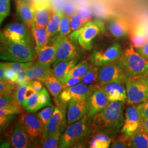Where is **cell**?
<instances>
[{
    "label": "cell",
    "mask_w": 148,
    "mask_h": 148,
    "mask_svg": "<svg viewBox=\"0 0 148 148\" xmlns=\"http://www.w3.org/2000/svg\"><path fill=\"white\" fill-rule=\"evenodd\" d=\"M125 101H111L103 110L90 119V130L95 134L103 133L114 136L122 128Z\"/></svg>",
    "instance_id": "obj_1"
},
{
    "label": "cell",
    "mask_w": 148,
    "mask_h": 148,
    "mask_svg": "<svg viewBox=\"0 0 148 148\" xmlns=\"http://www.w3.org/2000/svg\"><path fill=\"white\" fill-rule=\"evenodd\" d=\"M35 51L32 46L12 41L0 34V58L16 62H32Z\"/></svg>",
    "instance_id": "obj_2"
},
{
    "label": "cell",
    "mask_w": 148,
    "mask_h": 148,
    "mask_svg": "<svg viewBox=\"0 0 148 148\" xmlns=\"http://www.w3.org/2000/svg\"><path fill=\"white\" fill-rule=\"evenodd\" d=\"M129 79L148 76V61L135 50L132 45L116 60Z\"/></svg>",
    "instance_id": "obj_3"
},
{
    "label": "cell",
    "mask_w": 148,
    "mask_h": 148,
    "mask_svg": "<svg viewBox=\"0 0 148 148\" xmlns=\"http://www.w3.org/2000/svg\"><path fill=\"white\" fill-rule=\"evenodd\" d=\"M106 29L103 21L96 19L88 21L82 27L72 32L69 37L74 43L79 44L86 50L92 48V42L98 35L104 32Z\"/></svg>",
    "instance_id": "obj_4"
},
{
    "label": "cell",
    "mask_w": 148,
    "mask_h": 148,
    "mask_svg": "<svg viewBox=\"0 0 148 148\" xmlns=\"http://www.w3.org/2000/svg\"><path fill=\"white\" fill-rule=\"evenodd\" d=\"M88 115L69 125L62 134L59 148L72 147L82 140L87 135L90 130V121Z\"/></svg>",
    "instance_id": "obj_5"
},
{
    "label": "cell",
    "mask_w": 148,
    "mask_h": 148,
    "mask_svg": "<svg viewBox=\"0 0 148 148\" xmlns=\"http://www.w3.org/2000/svg\"><path fill=\"white\" fill-rule=\"evenodd\" d=\"M126 102L130 105L141 104L148 100V79L147 77L130 79L125 84Z\"/></svg>",
    "instance_id": "obj_6"
},
{
    "label": "cell",
    "mask_w": 148,
    "mask_h": 148,
    "mask_svg": "<svg viewBox=\"0 0 148 148\" xmlns=\"http://www.w3.org/2000/svg\"><path fill=\"white\" fill-rule=\"evenodd\" d=\"M100 67L98 83L101 86L110 82H120L125 84L129 80L127 75L117 61Z\"/></svg>",
    "instance_id": "obj_7"
},
{
    "label": "cell",
    "mask_w": 148,
    "mask_h": 148,
    "mask_svg": "<svg viewBox=\"0 0 148 148\" xmlns=\"http://www.w3.org/2000/svg\"><path fill=\"white\" fill-rule=\"evenodd\" d=\"M122 53L121 46L115 42L105 49L94 51L90 58L93 65L100 67L116 61Z\"/></svg>",
    "instance_id": "obj_8"
},
{
    "label": "cell",
    "mask_w": 148,
    "mask_h": 148,
    "mask_svg": "<svg viewBox=\"0 0 148 148\" xmlns=\"http://www.w3.org/2000/svg\"><path fill=\"white\" fill-rule=\"evenodd\" d=\"M0 34L12 41L32 46V36L25 24L11 23L1 30Z\"/></svg>",
    "instance_id": "obj_9"
},
{
    "label": "cell",
    "mask_w": 148,
    "mask_h": 148,
    "mask_svg": "<svg viewBox=\"0 0 148 148\" xmlns=\"http://www.w3.org/2000/svg\"><path fill=\"white\" fill-rule=\"evenodd\" d=\"M32 4L34 11V21L32 25L46 27L53 16L54 10L51 0H33Z\"/></svg>",
    "instance_id": "obj_10"
},
{
    "label": "cell",
    "mask_w": 148,
    "mask_h": 148,
    "mask_svg": "<svg viewBox=\"0 0 148 148\" xmlns=\"http://www.w3.org/2000/svg\"><path fill=\"white\" fill-rule=\"evenodd\" d=\"M56 52L52 65L60 62L76 58L77 50L73 42L68 36L59 35L55 39Z\"/></svg>",
    "instance_id": "obj_11"
},
{
    "label": "cell",
    "mask_w": 148,
    "mask_h": 148,
    "mask_svg": "<svg viewBox=\"0 0 148 148\" xmlns=\"http://www.w3.org/2000/svg\"><path fill=\"white\" fill-rule=\"evenodd\" d=\"M66 106H57L55 107L41 139L52 136L57 133H63L66 126Z\"/></svg>",
    "instance_id": "obj_12"
},
{
    "label": "cell",
    "mask_w": 148,
    "mask_h": 148,
    "mask_svg": "<svg viewBox=\"0 0 148 148\" xmlns=\"http://www.w3.org/2000/svg\"><path fill=\"white\" fill-rule=\"evenodd\" d=\"M141 117L138 106H129L125 112V122L122 128V133L132 136L140 127Z\"/></svg>",
    "instance_id": "obj_13"
},
{
    "label": "cell",
    "mask_w": 148,
    "mask_h": 148,
    "mask_svg": "<svg viewBox=\"0 0 148 148\" xmlns=\"http://www.w3.org/2000/svg\"><path fill=\"white\" fill-rule=\"evenodd\" d=\"M110 102L103 88L99 86L94 90L88 98V110L87 115L89 120L96 114L106 108Z\"/></svg>",
    "instance_id": "obj_14"
},
{
    "label": "cell",
    "mask_w": 148,
    "mask_h": 148,
    "mask_svg": "<svg viewBox=\"0 0 148 148\" xmlns=\"http://www.w3.org/2000/svg\"><path fill=\"white\" fill-rule=\"evenodd\" d=\"M32 142L41 137L43 127L38 117L32 114H23L19 119Z\"/></svg>",
    "instance_id": "obj_15"
},
{
    "label": "cell",
    "mask_w": 148,
    "mask_h": 148,
    "mask_svg": "<svg viewBox=\"0 0 148 148\" xmlns=\"http://www.w3.org/2000/svg\"><path fill=\"white\" fill-rule=\"evenodd\" d=\"M88 99H71L69 102L67 113V122L70 125L88 114Z\"/></svg>",
    "instance_id": "obj_16"
},
{
    "label": "cell",
    "mask_w": 148,
    "mask_h": 148,
    "mask_svg": "<svg viewBox=\"0 0 148 148\" xmlns=\"http://www.w3.org/2000/svg\"><path fill=\"white\" fill-rule=\"evenodd\" d=\"M11 139L12 145L16 148H29L32 143L20 120L12 129Z\"/></svg>",
    "instance_id": "obj_17"
},
{
    "label": "cell",
    "mask_w": 148,
    "mask_h": 148,
    "mask_svg": "<svg viewBox=\"0 0 148 148\" xmlns=\"http://www.w3.org/2000/svg\"><path fill=\"white\" fill-rule=\"evenodd\" d=\"M123 84L120 82H110L101 87L104 90L109 101H125L127 93Z\"/></svg>",
    "instance_id": "obj_18"
},
{
    "label": "cell",
    "mask_w": 148,
    "mask_h": 148,
    "mask_svg": "<svg viewBox=\"0 0 148 148\" xmlns=\"http://www.w3.org/2000/svg\"><path fill=\"white\" fill-rule=\"evenodd\" d=\"M16 11L18 18L31 29L34 21L32 4L24 0H16Z\"/></svg>",
    "instance_id": "obj_19"
},
{
    "label": "cell",
    "mask_w": 148,
    "mask_h": 148,
    "mask_svg": "<svg viewBox=\"0 0 148 148\" xmlns=\"http://www.w3.org/2000/svg\"><path fill=\"white\" fill-rule=\"evenodd\" d=\"M52 74V69H51V67L45 66L37 62L32 63L26 71V79L27 81L36 79L43 82Z\"/></svg>",
    "instance_id": "obj_20"
},
{
    "label": "cell",
    "mask_w": 148,
    "mask_h": 148,
    "mask_svg": "<svg viewBox=\"0 0 148 148\" xmlns=\"http://www.w3.org/2000/svg\"><path fill=\"white\" fill-rule=\"evenodd\" d=\"M130 40L134 48L142 47L148 41V38L142 21L134 23L130 31Z\"/></svg>",
    "instance_id": "obj_21"
},
{
    "label": "cell",
    "mask_w": 148,
    "mask_h": 148,
    "mask_svg": "<svg viewBox=\"0 0 148 148\" xmlns=\"http://www.w3.org/2000/svg\"><path fill=\"white\" fill-rule=\"evenodd\" d=\"M99 86V85H86L81 84L68 88L71 95L72 99L82 100L87 99L90 98L94 90Z\"/></svg>",
    "instance_id": "obj_22"
},
{
    "label": "cell",
    "mask_w": 148,
    "mask_h": 148,
    "mask_svg": "<svg viewBox=\"0 0 148 148\" xmlns=\"http://www.w3.org/2000/svg\"><path fill=\"white\" fill-rule=\"evenodd\" d=\"M131 26L127 20L123 18H116L110 22L109 30L114 37L121 38L127 36L130 33Z\"/></svg>",
    "instance_id": "obj_23"
},
{
    "label": "cell",
    "mask_w": 148,
    "mask_h": 148,
    "mask_svg": "<svg viewBox=\"0 0 148 148\" xmlns=\"http://www.w3.org/2000/svg\"><path fill=\"white\" fill-rule=\"evenodd\" d=\"M32 34L35 42V50L36 53L39 52L43 48L47 46L49 42L47 31L45 27L32 25Z\"/></svg>",
    "instance_id": "obj_24"
},
{
    "label": "cell",
    "mask_w": 148,
    "mask_h": 148,
    "mask_svg": "<svg viewBox=\"0 0 148 148\" xmlns=\"http://www.w3.org/2000/svg\"><path fill=\"white\" fill-rule=\"evenodd\" d=\"M56 52L55 40L52 45H47L37 54V62L45 66L51 67L53 64Z\"/></svg>",
    "instance_id": "obj_25"
},
{
    "label": "cell",
    "mask_w": 148,
    "mask_h": 148,
    "mask_svg": "<svg viewBox=\"0 0 148 148\" xmlns=\"http://www.w3.org/2000/svg\"><path fill=\"white\" fill-rule=\"evenodd\" d=\"M77 62V59L74 58L68 61L60 62L56 64L53 65L52 73L57 79L63 83L66 75L76 64Z\"/></svg>",
    "instance_id": "obj_26"
},
{
    "label": "cell",
    "mask_w": 148,
    "mask_h": 148,
    "mask_svg": "<svg viewBox=\"0 0 148 148\" xmlns=\"http://www.w3.org/2000/svg\"><path fill=\"white\" fill-rule=\"evenodd\" d=\"M64 14L63 12L60 10H56L52 17L48 22L46 28L47 31L49 40L53 39L59 32L60 25Z\"/></svg>",
    "instance_id": "obj_27"
},
{
    "label": "cell",
    "mask_w": 148,
    "mask_h": 148,
    "mask_svg": "<svg viewBox=\"0 0 148 148\" xmlns=\"http://www.w3.org/2000/svg\"><path fill=\"white\" fill-rule=\"evenodd\" d=\"M130 148H148V136L140 128L130 137Z\"/></svg>",
    "instance_id": "obj_28"
},
{
    "label": "cell",
    "mask_w": 148,
    "mask_h": 148,
    "mask_svg": "<svg viewBox=\"0 0 148 148\" xmlns=\"http://www.w3.org/2000/svg\"><path fill=\"white\" fill-rule=\"evenodd\" d=\"M43 83L47 87L48 90L54 98H57L63 90V84L54 76L53 73L44 79Z\"/></svg>",
    "instance_id": "obj_29"
},
{
    "label": "cell",
    "mask_w": 148,
    "mask_h": 148,
    "mask_svg": "<svg viewBox=\"0 0 148 148\" xmlns=\"http://www.w3.org/2000/svg\"><path fill=\"white\" fill-rule=\"evenodd\" d=\"M93 65L90 64L86 61H83L75 65L74 67L69 71L64 80V82L66 81L69 79L73 77H82L87 74ZM62 83V84H63Z\"/></svg>",
    "instance_id": "obj_30"
},
{
    "label": "cell",
    "mask_w": 148,
    "mask_h": 148,
    "mask_svg": "<svg viewBox=\"0 0 148 148\" xmlns=\"http://www.w3.org/2000/svg\"><path fill=\"white\" fill-rule=\"evenodd\" d=\"M31 64L32 62L23 63L16 62H14L13 63L9 62L7 63V65L17 75L18 77V85L27 82L26 79V71Z\"/></svg>",
    "instance_id": "obj_31"
},
{
    "label": "cell",
    "mask_w": 148,
    "mask_h": 148,
    "mask_svg": "<svg viewBox=\"0 0 148 148\" xmlns=\"http://www.w3.org/2000/svg\"><path fill=\"white\" fill-rule=\"evenodd\" d=\"M111 136L103 133L97 134L90 142V147L91 148H108L112 142Z\"/></svg>",
    "instance_id": "obj_32"
},
{
    "label": "cell",
    "mask_w": 148,
    "mask_h": 148,
    "mask_svg": "<svg viewBox=\"0 0 148 148\" xmlns=\"http://www.w3.org/2000/svg\"><path fill=\"white\" fill-rule=\"evenodd\" d=\"M70 19L71 32L81 28L87 23L90 21L84 16L80 12H75L71 16V18H70Z\"/></svg>",
    "instance_id": "obj_33"
},
{
    "label": "cell",
    "mask_w": 148,
    "mask_h": 148,
    "mask_svg": "<svg viewBox=\"0 0 148 148\" xmlns=\"http://www.w3.org/2000/svg\"><path fill=\"white\" fill-rule=\"evenodd\" d=\"M98 66H92L88 72L82 77V83L86 85H93L99 79V68Z\"/></svg>",
    "instance_id": "obj_34"
},
{
    "label": "cell",
    "mask_w": 148,
    "mask_h": 148,
    "mask_svg": "<svg viewBox=\"0 0 148 148\" xmlns=\"http://www.w3.org/2000/svg\"><path fill=\"white\" fill-rule=\"evenodd\" d=\"M62 136V133H56L52 136L41 139V147L43 148H59V140Z\"/></svg>",
    "instance_id": "obj_35"
},
{
    "label": "cell",
    "mask_w": 148,
    "mask_h": 148,
    "mask_svg": "<svg viewBox=\"0 0 148 148\" xmlns=\"http://www.w3.org/2000/svg\"><path fill=\"white\" fill-rule=\"evenodd\" d=\"M38 92H36L32 97L25 99L23 106L25 109L29 112H34L40 109L38 101Z\"/></svg>",
    "instance_id": "obj_36"
},
{
    "label": "cell",
    "mask_w": 148,
    "mask_h": 148,
    "mask_svg": "<svg viewBox=\"0 0 148 148\" xmlns=\"http://www.w3.org/2000/svg\"><path fill=\"white\" fill-rule=\"evenodd\" d=\"M30 85V81H27L23 84L18 85L14 93V97L16 102L20 106H23L25 101V94L28 86Z\"/></svg>",
    "instance_id": "obj_37"
},
{
    "label": "cell",
    "mask_w": 148,
    "mask_h": 148,
    "mask_svg": "<svg viewBox=\"0 0 148 148\" xmlns=\"http://www.w3.org/2000/svg\"><path fill=\"white\" fill-rule=\"evenodd\" d=\"M18 86V84L9 81L0 82V93L1 95H14V93Z\"/></svg>",
    "instance_id": "obj_38"
},
{
    "label": "cell",
    "mask_w": 148,
    "mask_h": 148,
    "mask_svg": "<svg viewBox=\"0 0 148 148\" xmlns=\"http://www.w3.org/2000/svg\"><path fill=\"white\" fill-rule=\"evenodd\" d=\"M54 109L55 107L54 106H48V107L44 108L42 111L38 113L37 116L38 117L42 124L43 131L46 127L48 122L53 114Z\"/></svg>",
    "instance_id": "obj_39"
},
{
    "label": "cell",
    "mask_w": 148,
    "mask_h": 148,
    "mask_svg": "<svg viewBox=\"0 0 148 148\" xmlns=\"http://www.w3.org/2000/svg\"><path fill=\"white\" fill-rule=\"evenodd\" d=\"M38 101L40 109L47 106H52L50 96L46 88L43 87L42 90L38 92Z\"/></svg>",
    "instance_id": "obj_40"
},
{
    "label": "cell",
    "mask_w": 148,
    "mask_h": 148,
    "mask_svg": "<svg viewBox=\"0 0 148 148\" xmlns=\"http://www.w3.org/2000/svg\"><path fill=\"white\" fill-rule=\"evenodd\" d=\"M22 112L21 106L18 103H14L11 106L0 109V116L16 115Z\"/></svg>",
    "instance_id": "obj_41"
},
{
    "label": "cell",
    "mask_w": 148,
    "mask_h": 148,
    "mask_svg": "<svg viewBox=\"0 0 148 148\" xmlns=\"http://www.w3.org/2000/svg\"><path fill=\"white\" fill-rule=\"evenodd\" d=\"M71 32L70 18L64 14L59 27V35L64 36H68L71 34Z\"/></svg>",
    "instance_id": "obj_42"
},
{
    "label": "cell",
    "mask_w": 148,
    "mask_h": 148,
    "mask_svg": "<svg viewBox=\"0 0 148 148\" xmlns=\"http://www.w3.org/2000/svg\"><path fill=\"white\" fill-rule=\"evenodd\" d=\"M130 137L131 136L123 134L122 136L112 142L111 148H130Z\"/></svg>",
    "instance_id": "obj_43"
},
{
    "label": "cell",
    "mask_w": 148,
    "mask_h": 148,
    "mask_svg": "<svg viewBox=\"0 0 148 148\" xmlns=\"http://www.w3.org/2000/svg\"><path fill=\"white\" fill-rule=\"evenodd\" d=\"M10 11V0H0V25L4 21Z\"/></svg>",
    "instance_id": "obj_44"
},
{
    "label": "cell",
    "mask_w": 148,
    "mask_h": 148,
    "mask_svg": "<svg viewBox=\"0 0 148 148\" xmlns=\"http://www.w3.org/2000/svg\"><path fill=\"white\" fill-rule=\"evenodd\" d=\"M14 103H17L13 95H0V108H5Z\"/></svg>",
    "instance_id": "obj_45"
},
{
    "label": "cell",
    "mask_w": 148,
    "mask_h": 148,
    "mask_svg": "<svg viewBox=\"0 0 148 148\" xmlns=\"http://www.w3.org/2000/svg\"><path fill=\"white\" fill-rule=\"evenodd\" d=\"M5 77L6 81H9L18 84V77L17 75L7 65V63L5 70Z\"/></svg>",
    "instance_id": "obj_46"
},
{
    "label": "cell",
    "mask_w": 148,
    "mask_h": 148,
    "mask_svg": "<svg viewBox=\"0 0 148 148\" xmlns=\"http://www.w3.org/2000/svg\"><path fill=\"white\" fill-rule=\"evenodd\" d=\"M82 77H73L69 79L63 83V90L79 84V83L82 82Z\"/></svg>",
    "instance_id": "obj_47"
},
{
    "label": "cell",
    "mask_w": 148,
    "mask_h": 148,
    "mask_svg": "<svg viewBox=\"0 0 148 148\" xmlns=\"http://www.w3.org/2000/svg\"><path fill=\"white\" fill-rule=\"evenodd\" d=\"M141 119H148V100L138 105Z\"/></svg>",
    "instance_id": "obj_48"
},
{
    "label": "cell",
    "mask_w": 148,
    "mask_h": 148,
    "mask_svg": "<svg viewBox=\"0 0 148 148\" xmlns=\"http://www.w3.org/2000/svg\"><path fill=\"white\" fill-rule=\"evenodd\" d=\"M15 115H4L0 116V126L1 128H4L11 122L14 118Z\"/></svg>",
    "instance_id": "obj_49"
},
{
    "label": "cell",
    "mask_w": 148,
    "mask_h": 148,
    "mask_svg": "<svg viewBox=\"0 0 148 148\" xmlns=\"http://www.w3.org/2000/svg\"><path fill=\"white\" fill-rule=\"evenodd\" d=\"M142 57L148 61V41L142 47L134 48Z\"/></svg>",
    "instance_id": "obj_50"
},
{
    "label": "cell",
    "mask_w": 148,
    "mask_h": 148,
    "mask_svg": "<svg viewBox=\"0 0 148 148\" xmlns=\"http://www.w3.org/2000/svg\"><path fill=\"white\" fill-rule=\"evenodd\" d=\"M42 81L40 80H32L30 81V85L32 87V88L35 90L37 92H39L40 90H41L43 87L42 84L41 83Z\"/></svg>",
    "instance_id": "obj_51"
},
{
    "label": "cell",
    "mask_w": 148,
    "mask_h": 148,
    "mask_svg": "<svg viewBox=\"0 0 148 148\" xmlns=\"http://www.w3.org/2000/svg\"><path fill=\"white\" fill-rule=\"evenodd\" d=\"M6 63H1L0 64V80L1 81H6L5 77V70Z\"/></svg>",
    "instance_id": "obj_52"
},
{
    "label": "cell",
    "mask_w": 148,
    "mask_h": 148,
    "mask_svg": "<svg viewBox=\"0 0 148 148\" xmlns=\"http://www.w3.org/2000/svg\"><path fill=\"white\" fill-rule=\"evenodd\" d=\"M139 128L145 132L148 133V119H141Z\"/></svg>",
    "instance_id": "obj_53"
},
{
    "label": "cell",
    "mask_w": 148,
    "mask_h": 148,
    "mask_svg": "<svg viewBox=\"0 0 148 148\" xmlns=\"http://www.w3.org/2000/svg\"><path fill=\"white\" fill-rule=\"evenodd\" d=\"M36 92V91L35 90L32 88V86L30 85L28 86L27 88V90L25 92V99H27V98H30V97H32L35 93Z\"/></svg>",
    "instance_id": "obj_54"
},
{
    "label": "cell",
    "mask_w": 148,
    "mask_h": 148,
    "mask_svg": "<svg viewBox=\"0 0 148 148\" xmlns=\"http://www.w3.org/2000/svg\"><path fill=\"white\" fill-rule=\"evenodd\" d=\"M142 22L148 38V19H147L145 21H142Z\"/></svg>",
    "instance_id": "obj_55"
},
{
    "label": "cell",
    "mask_w": 148,
    "mask_h": 148,
    "mask_svg": "<svg viewBox=\"0 0 148 148\" xmlns=\"http://www.w3.org/2000/svg\"><path fill=\"white\" fill-rule=\"evenodd\" d=\"M10 145V143L9 142H4L2 144H1V148H9Z\"/></svg>",
    "instance_id": "obj_56"
},
{
    "label": "cell",
    "mask_w": 148,
    "mask_h": 148,
    "mask_svg": "<svg viewBox=\"0 0 148 148\" xmlns=\"http://www.w3.org/2000/svg\"><path fill=\"white\" fill-rule=\"evenodd\" d=\"M147 78H148V76H147Z\"/></svg>",
    "instance_id": "obj_57"
},
{
    "label": "cell",
    "mask_w": 148,
    "mask_h": 148,
    "mask_svg": "<svg viewBox=\"0 0 148 148\" xmlns=\"http://www.w3.org/2000/svg\"><path fill=\"white\" fill-rule=\"evenodd\" d=\"M147 134H148V133H147Z\"/></svg>",
    "instance_id": "obj_58"
}]
</instances>
